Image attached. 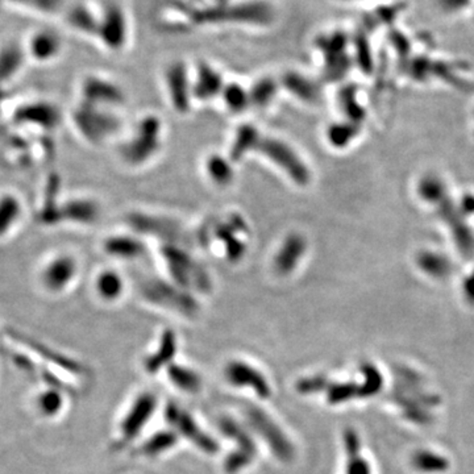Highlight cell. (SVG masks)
<instances>
[{"label":"cell","mask_w":474,"mask_h":474,"mask_svg":"<svg viewBox=\"0 0 474 474\" xmlns=\"http://www.w3.org/2000/svg\"><path fill=\"white\" fill-rule=\"evenodd\" d=\"M162 257L174 284L190 293L210 291L212 282L209 272L182 245L165 244Z\"/></svg>","instance_id":"cell-1"},{"label":"cell","mask_w":474,"mask_h":474,"mask_svg":"<svg viewBox=\"0 0 474 474\" xmlns=\"http://www.w3.org/2000/svg\"><path fill=\"white\" fill-rule=\"evenodd\" d=\"M140 291L147 302L182 315L192 316L199 311V303L195 296L174 282L149 278L140 284Z\"/></svg>","instance_id":"cell-2"},{"label":"cell","mask_w":474,"mask_h":474,"mask_svg":"<svg viewBox=\"0 0 474 474\" xmlns=\"http://www.w3.org/2000/svg\"><path fill=\"white\" fill-rule=\"evenodd\" d=\"M246 412V421L258 437H261L266 447L272 451L279 461H291L294 459L295 449L293 442L284 433V430L275 423L270 415L257 407H249Z\"/></svg>","instance_id":"cell-3"},{"label":"cell","mask_w":474,"mask_h":474,"mask_svg":"<svg viewBox=\"0 0 474 474\" xmlns=\"http://www.w3.org/2000/svg\"><path fill=\"white\" fill-rule=\"evenodd\" d=\"M73 120L81 135L94 144L105 141L120 128V120L115 115L86 102L75 108Z\"/></svg>","instance_id":"cell-4"},{"label":"cell","mask_w":474,"mask_h":474,"mask_svg":"<svg viewBox=\"0 0 474 474\" xmlns=\"http://www.w3.org/2000/svg\"><path fill=\"white\" fill-rule=\"evenodd\" d=\"M225 382L235 389L248 391L258 400H269L273 395L270 381L261 369L251 362L235 358L224 368Z\"/></svg>","instance_id":"cell-5"},{"label":"cell","mask_w":474,"mask_h":474,"mask_svg":"<svg viewBox=\"0 0 474 474\" xmlns=\"http://www.w3.org/2000/svg\"><path fill=\"white\" fill-rule=\"evenodd\" d=\"M159 119L153 115L145 116L138 123L133 138L121 147V156L131 165H141L159 149Z\"/></svg>","instance_id":"cell-6"},{"label":"cell","mask_w":474,"mask_h":474,"mask_svg":"<svg viewBox=\"0 0 474 474\" xmlns=\"http://www.w3.org/2000/svg\"><path fill=\"white\" fill-rule=\"evenodd\" d=\"M157 397L153 393L137 395L119 424V435L115 447L123 448L131 444L145 428L157 409Z\"/></svg>","instance_id":"cell-7"},{"label":"cell","mask_w":474,"mask_h":474,"mask_svg":"<svg viewBox=\"0 0 474 474\" xmlns=\"http://www.w3.org/2000/svg\"><path fill=\"white\" fill-rule=\"evenodd\" d=\"M256 150L282 169L296 185L305 186L310 182V170L307 165L284 141L272 137H261Z\"/></svg>","instance_id":"cell-8"},{"label":"cell","mask_w":474,"mask_h":474,"mask_svg":"<svg viewBox=\"0 0 474 474\" xmlns=\"http://www.w3.org/2000/svg\"><path fill=\"white\" fill-rule=\"evenodd\" d=\"M165 418L170 428L179 437L187 439L206 454H215L219 451L216 440L202 428V426L191 414L183 410L182 407L177 404H169L165 410Z\"/></svg>","instance_id":"cell-9"},{"label":"cell","mask_w":474,"mask_h":474,"mask_svg":"<svg viewBox=\"0 0 474 474\" xmlns=\"http://www.w3.org/2000/svg\"><path fill=\"white\" fill-rule=\"evenodd\" d=\"M128 224L140 233H145L161 239L165 244L183 245L187 242L186 231L176 220H170L168 218H161L147 213H131L128 216Z\"/></svg>","instance_id":"cell-10"},{"label":"cell","mask_w":474,"mask_h":474,"mask_svg":"<svg viewBox=\"0 0 474 474\" xmlns=\"http://www.w3.org/2000/svg\"><path fill=\"white\" fill-rule=\"evenodd\" d=\"M77 275V263L72 256H57L45 265L41 284L49 293H61Z\"/></svg>","instance_id":"cell-11"},{"label":"cell","mask_w":474,"mask_h":474,"mask_svg":"<svg viewBox=\"0 0 474 474\" xmlns=\"http://www.w3.org/2000/svg\"><path fill=\"white\" fill-rule=\"evenodd\" d=\"M246 232V224L239 215H232L227 220L215 225L213 235L224 244L225 254L230 261H239L245 254V242L239 237L240 233Z\"/></svg>","instance_id":"cell-12"},{"label":"cell","mask_w":474,"mask_h":474,"mask_svg":"<svg viewBox=\"0 0 474 474\" xmlns=\"http://www.w3.org/2000/svg\"><path fill=\"white\" fill-rule=\"evenodd\" d=\"M305 246H307V244H305V237L302 235H298V233L289 235L284 239L279 251L274 258L275 272L282 274V275L291 273L298 266L301 258L303 257Z\"/></svg>","instance_id":"cell-13"},{"label":"cell","mask_w":474,"mask_h":474,"mask_svg":"<svg viewBox=\"0 0 474 474\" xmlns=\"http://www.w3.org/2000/svg\"><path fill=\"white\" fill-rule=\"evenodd\" d=\"M82 93L86 103L98 107L120 105L124 102V94L117 86L98 78L87 79Z\"/></svg>","instance_id":"cell-14"},{"label":"cell","mask_w":474,"mask_h":474,"mask_svg":"<svg viewBox=\"0 0 474 474\" xmlns=\"http://www.w3.org/2000/svg\"><path fill=\"white\" fill-rule=\"evenodd\" d=\"M10 335L15 341L20 343L22 347H25V349H29L36 356L42 357L41 360H45L46 362H49L54 368L65 370V371L72 373V374H75V376L84 373L82 367L78 362L73 361V360H69V358L65 357L62 355L54 352L52 349H49V348L45 347V345H41L40 343H37L34 340L28 338L27 336H22L20 334L11 332Z\"/></svg>","instance_id":"cell-15"},{"label":"cell","mask_w":474,"mask_h":474,"mask_svg":"<svg viewBox=\"0 0 474 474\" xmlns=\"http://www.w3.org/2000/svg\"><path fill=\"white\" fill-rule=\"evenodd\" d=\"M15 119L19 123H28L44 129H53L60 124L61 114L57 107L48 103L22 105L16 112Z\"/></svg>","instance_id":"cell-16"},{"label":"cell","mask_w":474,"mask_h":474,"mask_svg":"<svg viewBox=\"0 0 474 474\" xmlns=\"http://www.w3.org/2000/svg\"><path fill=\"white\" fill-rule=\"evenodd\" d=\"M168 87L170 99L179 112H187L190 108V90L187 75L183 65L177 63L168 72Z\"/></svg>","instance_id":"cell-17"},{"label":"cell","mask_w":474,"mask_h":474,"mask_svg":"<svg viewBox=\"0 0 474 474\" xmlns=\"http://www.w3.org/2000/svg\"><path fill=\"white\" fill-rule=\"evenodd\" d=\"M177 352V338L171 331H166L159 341L156 352L149 355L144 360V370L149 374H156L161 370H165L168 364H171Z\"/></svg>","instance_id":"cell-18"},{"label":"cell","mask_w":474,"mask_h":474,"mask_svg":"<svg viewBox=\"0 0 474 474\" xmlns=\"http://www.w3.org/2000/svg\"><path fill=\"white\" fill-rule=\"evenodd\" d=\"M61 209V220L77 224H93L99 218V207L91 199H70Z\"/></svg>","instance_id":"cell-19"},{"label":"cell","mask_w":474,"mask_h":474,"mask_svg":"<svg viewBox=\"0 0 474 474\" xmlns=\"http://www.w3.org/2000/svg\"><path fill=\"white\" fill-rule=\"evenodd\" d=\"M165 371L168 374V381H170V383L180 393L194 395L202 391L203 381L199 373L195 371L194 369L170 364L168 368L165 369Z\"/></svg>","instance_id":"cell-20"},{"label":"cell","mask_w":474,"mask_h":474,"mask_svg":"<svg viewBox=\"0 0 474 474\" xmlns=\"http://www.w3.org/2000/svg\"><path fill=\"white\" fill-rule=\"evenodd\" d=\"M107 254L117 258H137L145 252L144 244L131 236H112L105 242Z\"/></svg>","instance_id":"cell-21"},{"label":"cell","mask_w":474,"mask_h":474,"mask_svg":"<svg viewBox=\"0 0 474 474\" xmlns=\"http://www.w3.org/2000/svg\"><path fill=\"white\" fill-rule=\"evenodd\" d=\"M223 79L220 75L209 66H200L197 82L194 84L192 93L200 100H209L223 91Z\"/></svg>","instance_id":"cell-22"},{"label":"cell","mask_w":474,"mask_h":474,"mask_svg":"<svg viewBox=\"0 0 474 474\" xmlns=\"http://www.w3.org/2000/svg\"><path fill=\"white\" fill-rule=\"evenodd\" d=\"M179 440V436L171 428L168 431H161L150 436L147 440L140 445L137 449L138 454L144 457H159L161 454L170 452Z\"/></svg>","instance_id":"cell-23"},{"label":"cell","mask_w":474,"mask_h":474,"mask_svg":"<svg viewBox=\"0 0 474 474\" xmlns=\"http://www.w3.org/2000/svg\"><path fill=\"white\" fill-rule=\"evenodd\" d=\"M22 206L18 197L3 194L0 197V237L10 233L15 224L20 219Z\"/></svg>","instance_id":"cell-24"},{"label":"cell","mask_w":474,"mask_h":474,"mask_svg":"<svg viewBox=\"0 0 474 474\" xmlns=\"http://www.w3.org/2000/svg\"><path fill=\"white\" fill-rule=\"evenodd\" d=\"M261 136L256 126L244 124L239 128L231 147L232 161H240L248 152L257 149Z\"/></svg>","instance_id":"cell-25"},{"label":"cell","mask_w":474,"mask_h":474,"mask_svg":"<svg viewBox=\"0 0 474 474\" xmlns=\"http://www.w3.org/2000/svg\"><path fill=\"white\" fill-rule=\"evenodd\" d=\"M284 86L291 94L305 102H315L319 96L317 86L299 74H286L284 77Z\"/></svg>","instance_id":"cell-26"},{"label":"cell","mask_w":474,"mask_h":474,"mask_svg":"<svg viewBox=\"0 0 474 474\" xmlns=\"http://www.w3.org/2000/svg\"><path fill=\"white\" fill-rule=\"evenodd\" d=\"M96 293L107 302L116 301L123 293V279L119 273L112 270H105L96 278Z\"/></svg>","instance_id":"cell-27"},{"label":"cell","mask_w":474,"mask_h":474,"mask_svg":"<svg viewBox=\"0 0 474 474\" xmlns=\"http://www.w3.org/2000/svg\"><path fill=\"white\" fill-rule=\"evenodd\" d=\"M65 406L63 390L49 388L44 390L37 397V409L46 418L57 416Z\"/></svg>","instance_id":"cell-28"},{"label":"cell","mask_w":474,"mask_h":474,"mask_svg":"<svg viewBox=\"0 0 474 474\" xmlns=\"http://www.w3.org/2000/svg\"><path fill=\"white\" fill-rule=\"evenodd\" d=\"M275 94H277V84L269 78L261 79L257 84H253L252 90L249 91L251 105L257 108H263L273 100Z\"/></svg>","instance_id":"cell-29"},{"label":"cell","mask_w":474,"mask_h":474,"mask_svg":"<svg viewBox=\"0 0 474 474\" xmlns=\"http://www.w3.org/2000/svg\"><path fill=\"white\" fill-rule=\"evenodd\" d=\"M207 171L211 179L218 185H228L233 179L231 162L220 156H211L207 161Z\"/></svg>","instance_id":"cell-30"},{"label":"cell","mask_w":474,"mask_h":474,"mask_svg":"<svg viewBox=\"0 0 474 474\" xmlns=\"http://www.w3.org/2000/svg\"><path fill=\"white\" fill-rule=\"evenodd\" d=\"M221 93H223L224 100L228 105V108L233 112L245 111L251 105L249 93L245 91L242 86H239L237 84H230L228 86H225Z\"/></svg>","instance_id":"cell-31"},{"label":"cell","mask_w":474,"mask_h":474,"mask_svg":"<svg viewBox=\"0 0 474 474\" xmlns=\"http://www.w3.org/2000/svg\"><path fill=\"white\" fill-rule=\"evenodd\" d=\"M328 136H329V140H331L332 144H335L337 147H341L349 141L350 137L353 136V129H352V126L337 124V126H334L329 129Z\"/></svg>","instance_id":"cell-32"}]
</instances>
